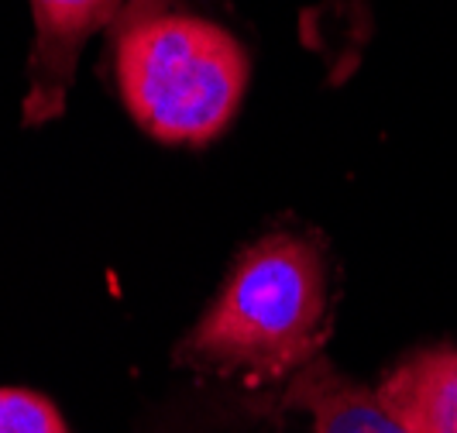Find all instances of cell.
I'll use <instances>...</instances> for the list:
<instances>
[{
    "instance_id": "1",
    "label": "cell",
    "mask_w": 457,
    "mask_h": 433,
    "mask_svg": "<svg viewBox=\"0 0 457 433\" xmlns=\"http://www.w3.org/2000/svg\"><path fill=\"white\" fill-rule=\"evenodd\" d=\"M330 272L299 230H272L237 254L228 282L189 327L176 362L248 382L293 379L327 337Z\"/></svg>"
},
{
    "instance_id": "2",
    "label": "cell",
    "mask_w": 457,
    "mask_h": 433,
    "mask_svg": "<svg viewBox=\"0 0 457 433\" xmlns=\"http://www.w3.org/2000/svg\"><path fill=\"white\" fill-rule=\"evenodd\" d=\"M111 66L131 121L162 145L224 135L252 76L241 38L183 0H128L111 24Z\"/></svg>"
},
{
    "instance_id": "3",
    "label": "cell",
    "mask_w": 457,
    "mask_h": 433,
    "mask_svg": "<svg viewBox=\"0 0 457 433\" xmlns=\"http://www.w3.org/2000/svg\"><path fill=\"white\" fill-rule=\"evenodd\" d=\"M35 42L28 59L24 124H46L66 111L79 52L96 31L114 24L124 0H28Z\"/></svg>"
},
{
    "instance_id": "4",
    "label": "cell",
    "mask_w": 457,
    "mask_h": 433,
    "mask_svg": "<svg viewBox=\"0 0 457 433\" xmlns=\"http://www.w3.org/2000/svg\"><path fill=\"white\" fill-rule=\"evenodd\" d=\"M282 403L306 416V433H412L386 410L375 388L347 379L320 354L289 379Z\"/></svg>"
},
{
    "instance_id": "5",
    "label": "cell",
    "mask_w": 457,
    "mask_h": 433,
    "mask_svg": "<svg viewBox=\"0 0 457 433\" xmlns=\"http://www.w3.org/2000/svg\"><path fill=\"white\" fill-rule=\"evenodd\" d=\"M412 433H457V347H423L403 358L375 388Z\"/></svg>"
},
{
    "instance_id": "6",
    "label": "cell",
    "mask_w": 457,
    "mask_h": 433,
    "mask_svg": "<svg viewBox=\"0 0 457 433\" xmlns=\"http://www.w3.org/2000/svg\"><path fill=\"white\" fill-rule=\"evenodd\" d=\"M0 433H69L62 412L28 388H0Z\"/></svg>"
}]
</instances>
